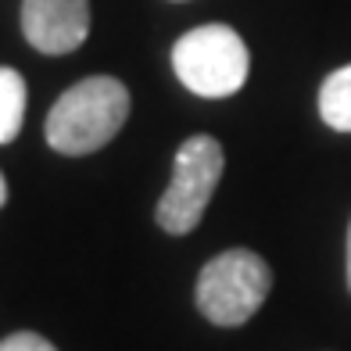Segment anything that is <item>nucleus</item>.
Segmentation results:
<instances>
[{"mask_svg": "<svg viewBox=\"0 0 351 351\" xmlns=\"http://www.w3.org/2000/svg\"><path fill=\"white\" fill-rule=\"evenodd\" d=\"M125 119H130V90L115 75H90L54 101L43 133L58 154L79 158L115 140Z\"/></svg>", "mask_w": 351, "mask_h": 351, "instance_id": "nucleus-1", "label": "nucleus"}, {"mask_svg": "<svg viewBox=\"0 0 351 351\" xmlns=\"http://www.w3.org/2000/svg\"><path fill=\"white\" fill-rule=\"evenodd\" d=\"M172 69L180 83L197 97H233L247 83L251 54L241 33L230 25H197L172 47Z\"/></svg>", "mask_w": 351, "mask_h": 351, "instance_id": "nucleus-2", "label": "nucleus"}, {"mask_svg": "<svg viewBox=\"0 0 351 351\" xmlns=\"http://www.w3.org/2000/svg\"><path fill=\"white\" fill-rule=\"evenodd\" d=\"M273 291V269L262 254L247 247H230L201 269L197 308L215 326H244L265 305Z\"/></svg>", "mask_w": 351, "mask_h": 351, "instance_id": "nucleus-3", "label": "nucleus"}, {"mask_svg": "<svg viewBox=\"0 0 351 351\" xmlns=\"http://www.w3.org/2000/svg\"><path fill=\"white\" fill-rule=\"evenodd\" d=\"M226 169V154L222 143L208 133H197L180 143L172 165V183L165 186L162 201L154 208V219L165 233L183 237L204 219V208L215 194V186Z\"/></svg>", "mask_w": 351, "mask_h": 351, "instance_id": "nucleus-4", "label": "nucleus"}, {"mask_svg": "<svg viewBox=\"0 0 351 351\" xmlns=\"http://www.w3.org/2000/svg\"><path fill=\"white\" fill-rule=\"evenodd\" d=\"M22 33L40 54H72L90 33V0H22Z\"/></svg>", "mask_w": 351, "mask_h": 351, "instance_id": "nucleus-5", "label": "nucleus"}, {"mask_svg": "<svg viewBox=\"0 0 351 351\" xmlns=\"http://www.w3.org/2000/svg\"><path fill=\"white\" fill-rule=\"evenodd\" d=\"M319 115L330 130L351 133V65L330 72L319 86Z\"/></svg>", "mask_w": 351, "mask_h": 351, "instance_id": "nucleus-6", "label": "nucleus"}, {"mask_svg": "<svg viewBox=\"0 0 351 351\" xmlns=\"http://www.w3.org/2000/svg\"><path fill=\"white\" fill-rule=\"evenodd\" d=\"M25 79L0 65V143H11L22 130V119H25Z\"/></svg>", "mask_w": 351, "mask_h": 351, "instance_id": "nucleus-7", "label": "nucleus"}, {"mask_svg": "<svg viewBox=\"0 0 351 351\" xmlns=\"http://www.w3.org/2000/svg\"><path fill=\"white\" fill-rule=\"evenodd\" d=\"M0 351H58V348L33 330H19V333H11V337L0 341Z\"/></svg>", "mask_w": 351, "mask_h": 351, "instance_id": "nucleus-8", "label": "nucleus"}, {"mask_svg": "<svg viewBox=\"0 0 351 351\" xmlns=\"http://www.w3.org/2000/svg\"><path fill=\"white\" fill-rule=\"evenodd\" d=\"M8 204V180H4V172H0V208Z\"/></svg>", "mask_w": 351, "mask_h": 351, "instance_id": "nucleus-9", "label": "nucleus"}, {"mask_svg": "<svg viewBox=\"0 0 351 351\" xmlns=\"http://www.w3.org/2000/svg\"><path fill=\"white\" fill-rule=\"evenodd\" d=\"M348 291H351V226H348Z\"/></svg>", "mask_w": 351, "mask_h": 351, "instance_id": "nucleus-10", "label": "nucleus"}]
</instances>
